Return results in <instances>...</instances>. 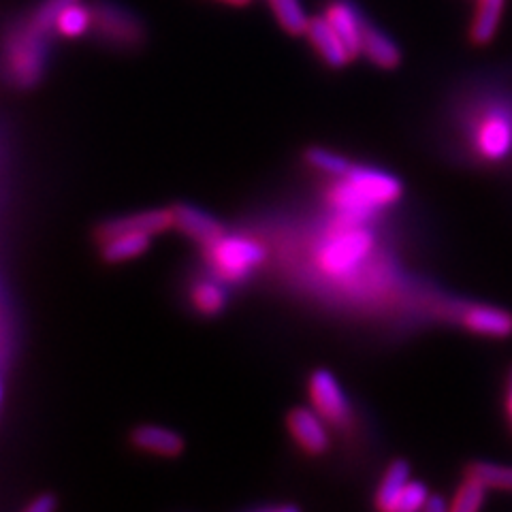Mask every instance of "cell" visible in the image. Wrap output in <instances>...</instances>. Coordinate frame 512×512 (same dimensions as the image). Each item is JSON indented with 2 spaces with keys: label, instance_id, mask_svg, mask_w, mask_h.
I'll use <instances>...</instances> for the list:
<instances>
[{
  "label": "cell",
  "instance_id": "7",
  "mask_svg": "<svg viewBox=\"0 0 512 512\" xmlns=\"http://www.w3.org/2000/svg\"><path fill=\"white\" fill-rule=\"evenodd\" d=\"M171 210H173V227L182 231L186 237H190L192 242L201 244L203 248H210L212 244L218 242V239L227 235L218 218L199 210L195 205L182 203V205L171 207Z\"/></svg>",
  "mask_w": 512,
  "mask_h": 512
},
{
  "label": "cell",
  "instance_id": "17",
  "mask_svg": "<svg viewBox=\"0 0 512 512\" xmlns=\"http://www.w3.org/2000/svg\"><path fill=\"white\" fill-rule=\"evenodd\" d=\"M152 244V235L146 233H122L103 242L101 254L107 263L133 261L137 256L146 254Z\"/></svg>",
  "mask_w": 512,
  "mask_h": 512
},
{
  "label": "cell",
  "instance_id": "24",
  "mask_svg": "<svg viewBox=\"0 0 512 512\" xmlns=\"http://www.w3.org/2000/svg\"><path fill=\"white\" fill-rule=\"evenodd\" d=\"M470 476L483 480L487 487L512 491V468L498 466V463H474L470 468Z\"/></svg>",
  "mask_w": 512,
  "mask_h": 512
},
{
  "label": "cell",
  "instance_id": "9",
  "mask_svg": "<svg viewBox=\"0 0 512 512\" xmlns=\"http://www.w3.org/2000/svg\"><path fill=\"white\" fill-rule=\"evenodd\" d=\"M306 37L312 43L316 54L323 58L325 64L333 69H342L346 64L355 58L348 50L344 39L338 35V30L331 26V22L325 18H312L306 30Z\"/></svg>",
  "mask_w": 512,
  "mask_h": 512
},
{
  "label": "cell",
  "instance_id": "8",
  "mask_svg": "<svg viewBox=\"0 0 512 512\" xmlns=\"http://www.w3.org/2000/svg\"><path fill=\"white\" fill-rule=\"evenodd\" d=\"M173 227V210H150V212H139L131 216H122L116 220H109L101 224L96 237L99 242H107V239L122 235V233H146V235H158Z\"/></svg>",
  "mask_w": 512,
  "mask_h": 512
},
{
  "label": "cell",
  "instance_id": "15",
  "mask_svg": "<svg viewBox=\"0 0 512 512\" xmlns=\"http://www.w3.org/2000/svg\"><path fill=\"white\" fill-rule=\"evenodd\" d=\"M478 150L489 160H500L512 150V126L506 118H489L478 133Z\"/></svg>",
  "mask_w": 512,
  "mask_h": 512
},
{
  "label": "cell",
  "instance_id": "16",
  "mask_svg": "<svg viewBox=\"0 0 512 512\" xmlns=\"http://www.w3.org/2000/svg\"><path fill=\"white\" fill-rule=\"evenodd\" d=\"M506 0H478L474 20L470 26V37L476 45H487L495 39L500 28Z\"/></svg>",
  "mask_w": 512,
  "mask_h": 512
},
{
  "label": "cell",
  "instance_id": "28",
  "mask_svg": "<svg viewBox=\"0 0 512 512\" xmlns=\"http://www.w3.org/2000/svg\"><path fill=\"white\" fill-rule=\"evenodd\" d=\"M425 510L427 512H444L446 510V502L442 498H438V495H429V500L425 504Z\"/></svg>",
  "mask_w": 512,
  "mask_h": 512
},
{
  "label": "cell",
  "instance_id": "12",
  "mask_svg": "<svg viewBox=\"0 0 512 512\" xmlns=\"http://www.w3.org/2000/svg\"><path fill=\"white\" fill-rule=\"evenodd\" d=\"M361 54L384 71L397 69L399 62H402V50H399L397 43L384 35L382 30L374 28L372 24H367V22L363 26Z\"/></svg>",
  "mask_w": 512,
  "mask_h": 512
},
{
  "label": "cell",
  "instance_id": "21",
  "mask_svg": "<svg viewBox=\"0 0 512 512\" xmlns=\"http://www.w3.org/2000/svg\"><path fill=\"white\" fill-rule=\"evenodd\" d=\"M192 303L201 314L214 316L227 306V291L214 280H201L192 288Z\"/></svg>",
  "mask_w": 512,
  "mask_h": 512
},
{
  "label": "cell",
  "instance_id": "10",
  "mask_svg": "<svg viewBox=\"0 0 512 512\" xmlns=\"http://www.w3.org/2000/svg\"><path fill=\"white\" fill-rule=\"evenodd\" d=\"M288 429L303 451L320 455L329 448V431L325 419L316 410L297 408L288 414Z\"/></svg>",
  "mask_w": 512,
  "mask_h": 512
},
{
  "label": "cell",
  "instance_id": "19",
  "mask_svg": "<svg viewBox=\"0 0 512 512\" xmlns=\"http://www.w3.org/2000/svg\"><path fill=\"white\" fill-rule=\"evenodd\" d=\"M267 3L271 11H274L278 24L288 32V35H306L312 18H308V13L303 11L299 0H267Z\"/></svg>",
  "mask_w": 512,
  "mask_h": 512
},
{
  "label": "cell",
  "instance_id": "30",
  "mask_svg": "<svg viewBox=\"0 0 512 512\" xmlns=\"http://www.w3.org/2000/svg\"><path fill=\"white\" fill-rule=\"evenodd\" d=\"M508 414H510V423H512V372H510V389H508Z\"/></svg>",
  "mask_w": 512,
  "mask_h": 512
},
{
  "label": "cell",
  "instance_id": "5",
  "mask_svg": "<svg viewBox=\"0 0 512 512\" xmlns=\"http://www.w3.org/2000/svg\"><path fill=\"white\" fill-rule=\"evenodd\" d=\"M374 248V235L359 227V222H346V227L331 235L318 252V263L329 276L350 274Z\"/></svg>",
  "mask_w": 512,
  "mask_h": 512
},
{
  "label": "cell",
  "instance_id": "2",
  "mask_svg": "<svg viewBox=\"0 0 512 512\" xmlns=\"http://www.w3.org/2000/svg\"><path fill=\"white\" fill-rule=\"evenodd\" d=\"M50 58V32L41 30L30 18L15 24L5 41V67L11 82L20 88H35Z\"/></svg>",
  "mask_w": 512,
  "mask_h": 512
},
{
  "label": "cell",
  "instance_id": "25",
  "mask_svg": "<svg viewBox=\"0 0 512 512\" xmlns=\"http://www.w3.org/2000/svg\"><path fill=\"white\" fill-rule=\"evenodd\" d=\"M79 3V0H43V3L32 11L30 20L35 22L41 30L45 32H56V22H58V15L67 9L69 5Z\"/></svg>",
  "mask_w": 512,
  "mask_h": 512
},
{
  "label": "cell",
  "instance_id": "1",
  "mask_svg": "<svg viewBox=\"0 0 512 512\" xmlns=\"http://www.w3.org/2000/svg\"><path fill=\"white\" fill-rule=\"evenodd\" d=\"M402 182L395 175L370 167H352L329 195L331 205L348 222H363L380 207L402 197Z\"/></svg>",
  "mask_w": 512,
  "mask_h": 512
},
{
  "label": "cell",
  "instance_id": "6",
  "mask_svg": "<svg viewBox=\"0 0 512 512\" xmlns=\"http://www.w3.org/2000/svg\"><path fill=\"white\" fill-rule=\"evenodd\" d=\"M310 397L314 410L333 425H344L350 419V406L344 389L327 370H318L310 378Z\"/></svg>",
  "mask_w": 512,
  "mask_h": 512
},
{
  "label": "cell",
  "instance_id": "4",
  "mask_svg": "<svg viewBox=\"0 0 512 512\" xmlns=\"http://www.w3.org/2000/svg\"><path fill=\"white\" fill-rule=\"evenodd\" d=\"M205 250L216 276L229 282L248 280L252 276V271L267 259L265 248L256 242V239L248 237L224 235L216 244Z\"/></svg>",
  "mask_w": 512,
  "mask_h": 512
},
{
  "label": "cell",
  "instance_id": "31",
  "mask_svg": "<svg viewBox=\"0 0 512 512\" xmlns=\"http://www.w3.org/2000/svg\"><path fill=\"white\" fill-rule=\"evenodd\" d=\"M220 3L235 5V7H244V5H248V3H250V0H220Z\"/></svg>",
  "mask_w": 512,
  "mask_h": 512
},
{
  "label": "cell",
  "instance_id": "26",
  "mask_svg": "<svg viewBox=\"0 0 512 512\" xmlns=\"http://www.w3.org/2000/svg\"><path fill=\"white\" fill-rule=\"evenodd\" d=\"M427 500H429V493H427L425 485L416 483V480H410V483L404 489V493L399 495L395 510L397 512H416V510L425 508Z\"/></svg>",
  "mask_w": 512,
  "mask_h": 512
},
{
  "label": "cell",
  "instance_id": "22",
  "mask_svg": "<svg viewBox=\"0 0 512 512\" xmlns=\"http://www.w3.org/2000/svg\"><path fill=\"white\" fill-rule=\"evenodd\" d=\"M487 485L483 480H478L474 476H468L466 483H463L455 495L453 510L455 512H476L478 508H483L485 498H487Z\"/></svg>",
  "mask_w": 512,
  "mask_h": 512
},
{
  "label": "cell",
  "instance_id": "27",
  "mask_svg": "<svg viewBox=\"0 0 512 512\" xmlns=\"http://www.w3.org/2000/svg\"><path fill=\"white\" fill-rule=\"evenodd\" d=\"M56 506H58V502H56L54 495L43 493V495H39L37 500H32V502L26 506V510H28V512H52V510H56Z\"/></svg>",
  "mask_w": 512,
  "mask_h": 512
},
{
  "label": "cell",
  "instance_id": "23",
  "mask_svg": "<svg viewBox=\"0 0 512 512\" xmlns=\"http://www.w3.org/2000/svg\"><path fill=\"white\" fill-rule=\"evenodd\" d=\"M306 160L316 171L335 175V178H344V175L352 169L344 156L335 154L331 150H325V148H310L306 152Z\"/></svg>",
  "mask_w": 512,
  "mask_h": 512
},
{
  "label": "cell",
  "instance_id": "13",
  "mask_svg": "<svg viewBox=\"0 0 512 512\" xmlns=\"http://www.w3.org/2000/svg\"><path fill=\"white\" fill-rule=\"evenodd\" d=\"M133 444L141 451L160 455V457H175L184 451V440L180 434L171 429L158 425H143L133 431Z\"/></svg>",
  "mask_w": 512,
  "mask_h": 512
},
{
  "label": "cell",
  "instance_id": "11",
  "mask_svg": "<svg viewBox=\"0 0 512 512\" xmlns=\"http://www.w3.org/2000/svg\"><path fill=\"white\" fill-rule=\"evenodd\" d=\"M325 18L338 30V35L344 39L352 56H359L365 20L361 18L355 5H350L348 0H331L325 11Z\"/></svg>",
  "mask_w": 512,
  "mask_h": 512
},
{
  "label": "cell",
  "instance_id": "18",
  "mask_svg": "<svg viewBox=\"0 0 512 512\" xmlns=\"http://www.w3.org/2000/svg\"><path fill=\"white\" fill-rule=\"evenodd\" d=\"M408 483H410V466H408V461H404V459L393 461L391 466H389V470H387V474H384L380 487H378L376 506L380 510H387V512L395 510L399 495L404 493Z\"/></svg>",
  "mask_w": 512,
  "mask_h": 512
},
{
  "label": "cell",
  "instance_id": "3",
  "mask_svg": "<svg viewBox=\"0 0 512 512\" xmlns=\"http://www.w3.org/2000/svg\"><path fill=\"white\" fill-rule=\"evenodd\" d=\"M92 26L90 32L105 45L118 50H133L146 39V28L135 13L111 0H94L90 3Z\"/></svg>",
  "mask_w": 512,
  "mask_h": 512
},
{
  "label": "cell",
  "instance_id": "29",
  "mask_svg": "<svg viewBox=\"0 0 512 512\" xmlns=\"http://www.w3.org/2000/svg\"><path fill=\"white\" fill-rule=\"evenodd\" d=\"M256 510H261V512H293V510H297V506H293V504H282V506H278V504H269V506H261V508H256Z\"/></svg>",
  "mask_w": 512,
  "mask_h": 512
},
{
  "label": "cell",
  "instance_id": "20",
  "mask_svg": "<svg viewBox=\"0 0 512 512\" xmlns=\"http://www.w3.org/2000/svg\"><path fill=\"white\" fill-rule=\"evenodd\" d=\"M92 26V13H90V5L84 7L82 0L79 3L69 5L58 15L56 22V32L67 39H77L82 35H88Z\"/></svg>",
  "mask_w": 512,
  "mask_h": 512
},
{
  "label": "cell",
  "instance_id": "14",
  "mask_svg": "<svg viewBox=\"0 0 512 512\" xmlns=\"http://www.w3.org/2000/svg\"><path fill=\"white\" fill-rule=\"evenodd\" d=\"M463 323L474 333L489 335V338H506L512 333V316L498 308L478 306L466 312Z\"/></svg>",
  "mask_w": 512,
  "mask_h": 512
}]
</instances>
